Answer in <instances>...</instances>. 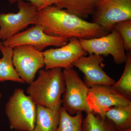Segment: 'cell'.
I'll return each mask as SVG.
<instances>
[{
    "instance_id": "cell-8",
    "label": "cell",
    "mask_w": 131,
    "mask_h": 131,
    "mask_svg": "<svg viewBox=\"0 0 131 131\" xmlns=\"http://www.w3.org/2000/svg\"><path fill=\"white\" fill-rule=\"evenodd\" d=\"M87 103L89 111L104 119L105 113L110 108L131 104V98L118 92L112 86L97 85L89 88Z\"/></svg>"
},
{
    "instance_id": "cell-10",
    "label": "cell",
    "mask_w": 131,
    "mask_h": 131,
    "mask_svg": "<svg viewBox=\"0 0 131 131\" xmlns=\"http://www.w3.org/2000/svg\"><path fill=\"white\" fill-rule=\"evenodd\" d=\"M69 41V39L48 35L45 32L43 26L36 24L3 41L2 43L13 49L18 46L30 45L42 51L49 46L62 47Z\"/></svg>"
},
{
    "instance_id": "cell-3",
    "label": "cell",
    "mask_w": 131,
    "mask_h": 131,
    "mask_svg": "<svg viewBox=\"0 0 131 131\" xmlns=\"http://www.w3.org/2000/svg\"><path fill=\"white\" fill-rule=\"evenodd\" d=\"M10 129L16 131H32L35 126L37 105L24 90L16 88L5 107Z\"/></svg>"
},
{
    "instance_id": "cell-11",
    "label": "cell",
    "mask_w": 131,
    "mask_h": 131,
    "mask_svg": "<svg viewBox=\"0 0 131 131\" xmlns=\"http://www.w3.org/2000/svg\"><path fill=\"white\" fill-rule=\"evenodd\" d=\"M87 52L83 50L79 39L71 38L68 43L56 49H50L43 52L45 69L56 68L64 69L73 68V63Z\"/></svg>"
},
{
    "instance_id": "cell-12",
    "label": "cell",
    "mask_w": 131,
    "mask_h": 131,
    "mask_svg": "<svg viewBox=\"0 0 131 131\" xmlns=\"http://www.w3.org/2000/svg\"><path fill=\"white\" fill-rule=\"evenodd\" d=\"M103 61L102 56L89 54L81 57L73 63L84 74V82L89 88L97 85L113 86L116 82L103 70Z\"/></svg>"
},
{
    "instance_id": "cell-14",
    "label": "cell",
    "mask_w": 131,
    "mask_h": 131,
    "mask_svg": "<svg viewBox=\"0 0 131 131\" xmlns=\"http://www.w3.org/2000/svg\"><path fill=\"white\" fill-rule=\"evenodd\" d=\"M100 0H59L55 5L85 20L93 15Z\"/></svg>"
},
{
    "instance_id": "cell-24",
    "label": "cell",
    "mask_w": 131,
    "mask_h": 131,
    "mask_svg": "<svg viewBox=\"0 0 131 131\" xmlns=\"http://www.w3.org/2000/svg\"><path fill=\"white\" fill-rule=\"evenodd\" d=\"M2 43V42H1V41H0V45Z\"/></svg>"
},
{
    "instance_id": "cell-9",
    "label": "cell",
    "mask_w": 131,
    "mask_h": 131,
    "mask_svg": "<svg viewBox=\"0 0 131 131\" xmlns=\"http://www.w3.org/2000/svg\"><path fill=\"white\" fill-rule=\"evenodd\" d=\"M13 63L19 76L30 84L39 70L45 66L43 52L30 45H20L13 48Z\"/></svg>"
},
{
    "instance_id": "cell-22",
    "label": "cell",
    "mask_w": 131,
    "mask_h": 131,
    "mask_svg": "<svg viewBox=\"0 0 131 131\" xmlns=\"http://www.w3.org/2000/svg\"><path fill=\"white\" fill-rule=\"evenodd\" d=\"M131 131V129H129V130H125V131Z\"/></svg>"
},
{
    "instance_id": "cell-2",
    "label": "cell",
    "mask_w": 131,
    "mask_h": 131,
    "mask_svg": "<svg viewBox=\"0 0 131 131\" xmlns=\"http://www.w3.org/2000/svg\"><path fill=\"white\" fill-rule=\"evenodd\" d=\"M38 73L37 78L29 84L27 94L36 105L59 111L66 88L62 68L41 69Z\"/></svg>"
},
{
    "instance_id": "cell-5",
    "label": "cell",
    "mask_w": 131,
    "mask_h": 131,
    "mask_svg": "<svg viewBox=\"0 0 131 131\" xmlns=\"http://www.w3.org/2000/svg\"><path fill=\"white\" fill-rule=\"evenodd\" d=\"M18 11L16 13H0V40L4 41L34 24L38 9L24 0L17 2Z\"/></svg>"
},
{
    "instance_id": "cell-17",
    "label": "cell",
    "mask_w": 131,
    "mask_h": 131,
    "mask_svg": "<svg viewBox=\"0 0 131 131\" xmlns=\"http://www.w3.org/2000/svg\"><path fill=\"white\" fill-rule=\"evenodd\" d=\"M59 111L60 119L55 131H82V122L83 117L82 113L71 115L62 107Z\"/></svg>"
},
{
    "instance_id": "cell-16",
    "label": "cell",
    "mask_w": 131,
    "mask_h": 131,
    "mask_svg": "<svg viewBox=\"0 0 131 131\" xmlns=\"http://www.w3.org/2000/svg\"><path fill=\"white\" fill-rule=\"evenodd\" d=\"M59 119V111L37 105L36 120L32 131H55Z\"/></svg>"
},
{
    "instance_id": "cell-21",
    "label": "cell",
    "mask_w": 131,
    "mask_h": 131,
    "mask_svg": "<svg viewBox=\"0 0 131 131\" xmlns=\"http://www.w3.org/2000/svg\"><path fill=\"white\" fill-rule=\"evenodd\" d=\"M9 3L14 4L19 0H8ZM35 6L38 10L49 6L55 5L59 0H27Z\"/></svg>"
},
{
    "instance_id": "cell-7",
    "label": "cell",
    "mask_w": 131,
    "mask_h": 131,
    "mask_svg": "<svg viewBox=\"0 0 131 131\" xmlns=\"http://www.w3.org/2000/svg\"><path fill=\"white\" fill-rule=\"evenodd\" d=\"M79 40L83 49L89 54L111 55L117 64H122L126 61L127 55L123 40L119 33L115 29L100 37Z\"/></svg>"
},
{
    "instance_id": "cell-19",
    "label": "cell",
    "mask_w": 131,
    "mask_h": 131,
    "mask_svg": "<svg viewBox=\"0 0 131 131\" xmlns=\"http://www.w3.org/2000/svg\"><path fill=\"white\" fill-rule=\"evenodd\" d=\"M126 55L125 66L122 75L112 86L118 92L131 98V55L128 53Z\"/></svg>"
},
{
    "instance_id": "cell-23",
    "label": "cell",
    "mask_w": 131,
    "mask_h": 131,
    "mask_svg": "<svg viewBox=\"0 0 131 131\" xmlns=\"http://www.w3.org/2000/svg\"><path fill=\"white\" fill-rule=\"evenodd\" d=\"M2 96V94L1 93H0V100H1V98Z\"/></svg>"
},
{
    "instance_id": "cell-6",
    "label": "cell",
    "mask_w": 131,
    "mask_h": 131,
    "mask_svg": "<svg viewBox=\"0 0 131 131\" xmlns=\"http://www.w3.org/2000/svg\"><path fill=\"white\" fill-rule=\"evenodd\" d=\"M92 16V22L110 32L118 22L131 20V0H100Z\"/></svg>"
},
{
    "instance_id": "cell-1",
    "label": "cell",
    "mask_w": 131,
    "mask_h": 131,
    "mask_svg": "<svg viewBox=\"0 0 131 131\" xmlns=\"http://www.w3.org/2000/svg\"><path fill=\"white\" fill-rule=\"evenodd\" d=\"M36 24L43 26L48 35L68 39H90L109 33L99 25L86 21L54 5L38 11L34 25Z\"/></svg>"
},
{
    "instance_id": "cell-20",
    "label": "cell",
    "mask_w": 131,
    "mask_h": 131,
    "mask_svg": "<svg viewBox=\"0 0 131 131\" xmlns=\"http://www.w3.org/2000/svg\"><path fill=\"white\" fill-rule=\"evenodd\" d=\"M113 29L119 33L123 40L125 50H131V20H126L118 22Z\"/></svg>"
},
{
    "instance_id": "cell-15",
    "label": "cell",
    "mask_w": 131,
    "mask_h": 131,
    "mask_svg": "<svg viewBox=\"0 0 131 131\" xmlns=\"http://www.w3.org/2000/svg\"><path fill=\"white\" fill-rule=\"evenodd\" d=\"M0 51L2 55L0 58V82L12 81L20 83L25 82L19 76L13 63V49L6 47L2 43Z\"/></svg>"
},
{
    "instance_id": "cell-4",
    "label": "cell",
    "mask_w": 131,
    "mask_h": 131,
    "mask_svg": "<svg viewBox=\"0 0 131 131\" xmlns=\"http://www.w3.org/2000/svg\"><path fill=\"white\" fill-rule=\"evenodd\" d=\"M63 74L66 88L62 99V107L71 115L89 111L87 103L89 88L73 68L64 69Z\"/></svg>"
},
{
    "instance_id": "cell-13",
    "label": "cell",
    "mask_w": 131,
    "mask_h": 131,
    "mask_svg": "<svg viewBox=\"0 0 131 131\" xmlns=\"http://www.w3.org/2000/svg\"><path fill=\"white\" fill-rule=\"evenodd\" d=\"M104 117L116 131L131 129V104L112 107L105 113Z\"/></svg>"
},
{
    "instance_id": "cell-18",
    "label": "cell",
    "mask_w": 131,
    "mask_h": 131,
    "mask_svg": "<svg viewBox=\"0 0 131 131\" xmlns=\"http://www.w3.org/2000/svg\"><path fill=\"white\" fill-rule=\"evenodd\" d=\"M82 122V131H115L112 125L105 118H102L88 111Z\"/></svg>"
}]
</instances>
